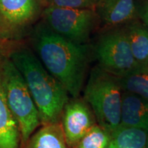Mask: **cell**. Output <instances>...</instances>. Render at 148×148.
Here are the masks:
<instances>
[{
  "instance_id": "cell-1",
  "label": "cell",
  "mask_w": 148,
  "mask_h": 148,
  "mask_svg": "<svg viewBox=\"0 0 148 148\" xmlns=\"http://www.w3.org/2000/svg\"><path fill=\"white\" fill-rule=\"evenodd\" d=\"M32 45L45 69L73 98L78 97L86 79L88 49L53 32L45 23L35 28Z\"/></svg>"
},
{
  "instance_id": "cell-2",
  "label": "cell",
  "mask_w": 148,
  "mask_h": 148,
  "mask_svg": "<svg viewBox=\"0 0 148 148\" xmlns=\"http://www.w3.org/2000/svg\"><path fill=\"white\" fill-rule=\"evenodd\" d=\"M9 58L23 76L38 109L41 125L58 123L69 93L29 49L14 47Z\"/></svg>"
},
{
  "instance_id": "cell-3",
  "label": "cell",
  "mask_w": 148,
  "mask_h": 148,
  "mask_svg": "<svg viewBox=\"0 0 148 148\" xmlns=\"http://www.w3.org/2000/svg\"><path fill=\"white\" fill-rule=\"evenodd\" d=\"M123 93L119 77L100 66L90 72L84 100L92 109L97 124L110 134L121 125Z\"/></svg>"
},
{
  "instance_id": "cell-4",
  "label": "cell",
  "mask_w": 148,
  "mask_h": 148,
  "mask_svg": "<svg viewBox=\"0 0 148 148\" xmlns=\"http://www.w3.org/2000/svg\"><path fill=\"white\" fill-rule=\"evenodd\" d=\"M0 74L7 103L19 127L23 148L41 125L39 113L23 76L9 56L0 64Z\"/></svg>"
},
{
  "instance_id": "cell-5",
  "label": "cell",
  "mask_w": 148,
  "mask_h": 148,
  "mask_svg": "<svg viewBox=\"0 0 148 148\" xmlns=\"http://www.w3.org/2000/svg\"><path fill=\"white\" fill-rule=\"evenodd\" d=\"M45 24L53 32L79 44H86L95 28L99 16L95 8L46 6Z\"/></svg>"
},
{
  "instance_id": "cell-6",
  "label": "cell",
  "mask_w": 148,
  "mask_h": 148,
  "mask_svg": "<svg viewBox=\"0 0 148 148\" xmlns=\"http://www.w3.org/2000/svg\"><path fill=\"white\" fill-rule=\"evenodd\" d=\"M99 66L121 77L138 65L132 54L124 29L105 33L98 40L95 49Z\"/></svg>"
},
{
  "instance_id": "cell-7",
  "label": "cell",
  "mask_w": 148,
  "mask_h": 148,
  "mask_svg": "<svg viewBox=\"0 0 148 148\" xmlns=\"http://www.w3.org/2000/svg\"><path fill=\"white\" fill-rule=\"evenodd\" d=\"M42 0H0V37L10 40L32 25Z\"/></svg>"
},
{
  "instance_id": "cell-8",
  "label": "cell",
  "mask_w": 148,
  "mask_h": 148,
  "mask_svg": "<svg viewBox=\"0 0 148 148\" xmlns=\"http://www.w3.org/2000/svg\"><path fill=\"white\" fill-rule=\"evenodd\" d=\"M60 124L66 145L69 148H73L96 124V120L87 102L78 97L66 103L61 115Z\"/></svg>"
},
{
  "instance_id": "cell-9",
  "label": "cell",
  "mask_w": 148,
  "mask_h": 148,
  "mask_svg": "<svg viewBox=\"0 0 148 148\" xmlns=\"http://www.w3.org/2000/svg\"><path fill=\"white\" fill-rule=\"evenodd\" d=\"M95 8L99 18L108 26H116L137 15L135 0H98Z\"/></svg>"
},
{
  "instance_id": "cell-10",
  "label": "cell",
  "mask_w": 148,
  "mask_h": 148,
  "mask_svg": "<svg viewBox=\"0 0 148 148\" xmlns=\"http://www.w3.org/2000/svg\"><path fill=\"white\" fill-rule=\"evenodd\" d=\"M121 125L143 129L148 132V99L123 91Z\"/></svg>"
},
{
  "instance_id": "cell-11",
  "label": "cell",
  "mask_w": 148,
  "mask_h": 148,
  "mask_svg": "<svg viewBox=\"0 0 148 148\" xmlns=\"http://www.w3.org/2000/svg\"><path fill=\"white\" fill-rule=\"evenodd\" d=\"M0 148H21L17 121L7 103L0 74Z\"/></svg>"
},
{
  "instance_id": "cell-12",
  "label": "cell",
  "mask_w": 148,
  "mask_h": 148,
  "mask_svg": "<svg viewBox=\"0 0 148 148\" xmlns=\"http://www.w3.org/2000/svg\"><path fill=\"white\" fill-rule=\"evenodd\" d=\"M23 148H69L60 121L42 125L30 136Z\"/></svg>"
},
{
  "instance_id": "cell-13",
  "label": "cell",
  "mask_w": 148,
  "mask_h": 148,
  "mask_svg": "<svg viewBox=\"0 0 148 148\" xmlns=\"http://www.w3.org/2000/svg\"><path fill=\"white\" fill-rule=\"evenodd\" d=\"M148 132L143 129L120 125L110 133L107 148H147Z\"/></svg>"
},
{
  "instance_id": "cell-14",
  "label": "cell",
  "mask_w": 148,
  "mask_h": 148,
  "mask_svg": "<svg viewBox=\"0 0 148 148\" xmlns=\"http://www.w3.org/2000/svg\"><path fill=\"white\" fill-rule=\"evenodd\" d=\"M135 60L138 64L148 62V27L138 22L130 23L124 29Z\"/></svg>"
},
{
  "instance_id": "cell-15",
  "label": "cell",
  "mask_w": 148,
  "mask_h": 148,
  "mask_svg": "<svg viewBox=\"0 0 148 148\" xmlns=\"http://www.w3.org/2000/svg\"><path fill=\"white\" fill-rule=\"evenodd\" d=\"M119 79L123 91L148 99V62L138 64Z\"/></svg>"
},
{
  "instance_id": "cell-16",
  "label": "cell",
  "mask_w": 148,
  "mask_h": 148,
  "mask_svg": "<svg viewBox=\"0 0 148 148\" xmlns=\"http://www.w3.org/2000/svg\"><path fill=\"white\" fill-rule=\"evenodd\" d=\"M110 134L96 123L73 148H107Z\"/></svg>"
},
{
  "instance_id": "cell-17",
  "label": "cell",
  "mask_w": 148,
  "mask_h": 148,
  "mask_svg": "<svg viewBox=\"0 0 148 148\" xmlns=\"http://www.w3.org/2000/svg\"><path fill=\"white\" fill-rule=\"evenodd\" d=\"M46 6L68 8H95L98 0H42Z\"/></svg>"
},
{
  "instance_id": "cell-18",
  "label": "cell",
  "mask_w": 148,
  "mask_h": 148,
  "mask_svg": "<svg viewBox=\"0 0 148 148\" xmlns=\"http://www.w3.org/2000/svg\"><path fill=\"white\" fill-rule=\"evenodd\" d=\"M10 40L0 37V64L5 58L9 56V53L14 47Z\"/></svg>"
},
{
  "instance_id": "cell-19",
  "label": "cell",
  "mask_w": 148,
  "mask_h": 148,
  "mask_svg": "<svg viewBox=\"0 0 148 148\" xmlns=\"http://www.w3.org/2000/svg\"><path fill=\"white\" fill-rule=\"evenodd\" d=\"M137 8V15L139 16L143 24L148 27V0H143Z\"/></svg>"
},
{
  "instance_id": "cell-20",
  "label": "cell",
  "mask_w": 148,
  "mask_h": 148,
  "mask_svg": "<svg viewBox=\"0 0 148 148\" xmlns=\"http://www.w3.org/2000/svg\"><path fill=\"white\" fill-rule=\"evenodd\" d=\"M147 148H148V141H147Z\"/></svg>"
}]
</instances>
